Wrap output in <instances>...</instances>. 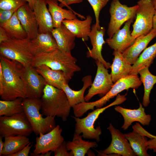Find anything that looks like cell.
I'll return each mask as SVG.
<instances>
[{
	"label": "cell",
	"instance_id": "6da1fadb",
	"mask_svg": "<svg viewBox=\"0 0 156 156\" xmlns=\"http://www.w3.org/2000/svg\"><path fill=\"white\" fill-rule=\"evenodd\" d=\"M1 65L5 82L1 100H11L27 98L24 81L25 67L19 62L0 56Z\"/></svg>",
	"mask_w": 156,
	"mask_h": 156
},
{
	"label": "cell",
	"instance_id": "7a4b0ae2",
	"mask_svg": "<svg viewBox=\"0 0 156 156\" xmlns=\"http://www.w3.org/2000/svg\"><path fill=\"white\" fill-rule=\"evenodd\" d=\"M77 62V59L71 53L64 52L57 48L51 52L36 55L31 66L35 68L44 65L53 70L62 71L68 82L75 73L81 70Z\"/></svg>",
	"mask_w": 156,
	"mask_h": 156
},
{
	"label": "cell",
	"instance_id": "3957f363",
	"mask_svg": "<svg viewBox=\"0 0 156 156\" xmlns=\"http://www.w3.org/2000/svg\"><path fill=\"white\" fill-rule=\"evenodd\" d=\"M40 99L41 110L43 115L57 116L63 121L67 120L72 107L62 89L46 84Z\"/></svg>",
	"mask_w": 156,
	"mask_h": 156
},
{
	"label": "cell",
	"instance_id": "277c9868",
	"mask_svg": "<svg viewBox=\"0 0 156 156\" xmlns=\"http://www.w3.org/2000/svg\"><path fill=\"white\" fill-rule=\"evenodd\" d=\"M22 105L23 112L36 135L47 133L56 126L55 117L46 116L44 117L40 112L41 108L40 99H23Z\"/></svg>",
	"mask_w": 156,
	"mask_h": 156
},
{
	"label": "cell",
	"instance_id": "5b68a950",
	"mask_svg": "<svg viewBox=\"0 0 156 156\" xmlns=\"http://www.w3.org/2000/svg\"><path fill=\"white\" fill-rule=\"evenodd\" d=\"M0 54L9 59L18 62L25 67L31 66L35 57L30 47V40L12 38L0 44Z\"/></svg>",
	"mask_w": 156,
	"mask_h": 156
},
{
	"label": "cell",
	"instance_id": "8992f818",
	"mask_svg": "<svg viewBox=\"0 0 156 156\" xmlns=\"http://www.w3.org/2000/svg\"><path fill=\"white\" fill-rule=\"evenodd\" d=\"M123 103L122 99L120 96H117L115 100L109 105L104 107L97 108L89 113L87 116L84 118H80L79 117L73 116L76 122L75 133L79 134L82 133V137L85 139H94L97 142H99L102 130L99 126L94 128L95 121L100 114L106 109Z\"/></svg>",
	"mask_w": 156,
	"mask_h": 156
},
{
	"label": "cell",
	"instance_id": "52a82bcc",
	"mask_svg": "<svg viewBox=\"0 0 156 156\" xmlns=\"http://www.w3.org/2000/svg\"><path fill=\"white\" fill-rule=\"evenodd\" d=\"M33 132L23 112L11 116H0V135L3 138L15 135L27 137Z\"/></svg>",
	"mask_w": 156,
	"mask_h": 156
},
{
	"label": "cell",
	"instance_id": "ba28073f",
	"mask_svg": "<svg viewBox=\"0 0 156 156\" xmlns=\"http://www.w3.org/2000/svg\"><path fill=\"white\" fill-rule=\"evenodd\" d=\"M135 20L131 35L135 39L148 33L153 29V18L155 12L151 0H139Z\"/></svg>",
	"mask_w": 156,
	"mask_h": 156
},
{
	"label": "cell",
	"instance_id": "9c48e42d",
	"mask_svg": "<svg viewBox=\"0 0 156 156\" xmlns=\"http://www.w3.org/2000/svg\"><path fill=\"white\" fill-rule=\"evenodd\" d=\"M142 84L138 75H130L118 80L114 83L110 90L100 99L92 102H86L83 107L86 111L94 110V107L101 108L111 99L122 91L130 88L137 89Z\"/></svg>",
	"mask_w": 156,
	"mask_h": 156
},
{
	"label": "cell",
	"instance_id": "30bf717a",
	"mask_svg": "<svg viewBox=\"0 0 156 156\" xmlns=\"http://www.w3.org/2000/svg\"><path fill=\"white\" fill-rule=\"evenodd\" d=\"M138 7L137 5L128 7L122 4L119 0H112L109 9L110 18L107 31L109 38H111L125 22L134 19Z\"/></svg>",
	"mask_w": 156,
	"mask_h": 156
},
{
	"label": "cell",
	"instance_id": "8fae6325",
	"mask_svg": "<svg viewBox=\"0 0 156 156\" xmlns=\"http://www.w3.org/2000/svg\"><path fill=\"white\" fill-rule=\"evenodd\" d=\"M111 135V143L107 148L98 152L100 155L115 154L122 156H135L124 134L116 128L111 123L107 128Z\"/></svg>",
	"mask_w": 156,
	"mask_h": 156
},
{
	"label": "cell",
	"instance_id": "7c38bea8",
	"mask_svg": "<svg viewBox=\"0 0 156 156\" xmlns=\"http://www.w3.org/2000/svg\"><path fill=\"white\" fill-rule=\"evenodd\" d=\"M97 69L94 79L88 92L84 96L86 102H88L97 94L104 96L112 87L113 82L108 71L99 61L96 60Z\"/></svg>",
	"mask_w": 156,
	"mask_h": 156
},
{
	"label": "cell",
	"instance_id": "4fadbf2b",
	"mask_svg": "<svg viewBox=\"0 0 156 156\" xmlns=\"http://www.w3.org/2000/svg\"><path fill=\"white\" fill-rule=\"evenodd\" d=\"M62 129L58 125L47 133H40L36 138L35 148L33 153H30V155L36 156L41 153L55 151L64 141L62 135Z\"/></svg>",
	"mask_w": 156,
	"mask_h": 156
},
{
	"label": "cell",
	"instance_id": "5bb4252c",
	"mask_svg": "<svg viewBox=\"0 0 156 156\" xmlns=\"http://www.w3.org/2000/svg\"><path fill=\"white\" fill-rule=\"evenodd\" d=\"M24 78L27 98L40 99L47 84L44 78L32 66L25 67Z\"/></svg>",
	"mask_w": 156,
	"mask_h": 156
},
{
	"label": "cell",
	"instance_id": "9a60e30c",
	"mask_svg": "<svg viewBox=\"0 0 156 156\" xmlns=\"http://www.w3.org/2000/svg\"><path fill=\"white\" fill-rule=\"evenodd\" d=\"M105 31L104 27L98 28L95 24L92 25L89 38L92 48L91 49L88 48L87 56V57H91L95 60L99 61L107 69H108L110 68L111 64L104 60L101 53L103 45L106 43L104 39Z\"/></svg>",
	"mask_w": 156,
	"mask_h": 156
},
{
	"label": "cell",
	"instance_id": "2e32d148",
	"mask_svg": "<svg viewBox=\"0 0 156 156\" xmlns=\"http://www.w3.org/2000/svg\"><path fill=\"white\" fill-rule=\"evenodd\" d=\"M133 19L126 21L122 29H119L111 38L106 40V43L111 48L122 53L134 43L136 39L131 35L130 30L131 25Z\"/></svg>",
	"mask_w": 156,
	"mask_h": 156
},
{
	"label": "cell",
	"instance_id": "e0dca14e",
	"mask_svg": "<svg viewBox=\"0 0 156 156\" xmlns=\"http://www.w3.org/2000/svg\"><path fill=\"white\" fill-rule=\"evenodd\" d=\"M114 109L123 118L124 122L121 128L124 130L127 129L134 122H140L144 126L148 125L151 120V115L146 114L144 108L140 103L137 109H127L118 106H115Z\"/></svg>",
	"mask_w": 156,
	"mask_h": 156
},
{
	"label": "cell",
	"instance_id": "ac0fdd59",
	"mask_svg": "<svg viewBox=\"0 0 156 156\" xmlns=\"http://www.w3.org/2000/svg\"><path fill=\"white\" fill-rule=\"evenodd\" d=\"M18 18L30 40L35 38L38 34V27L33 10L27 3L17 10Z\"/></svg>",
	"mask_w": 156,
	"mask_h": 156
},
{
	"label": "cell",
	"instance_id": "d6986e66",
	"mask_svg": "<svg viewBox=\"0 0 156 156\" xmlns=\"http://www.w3.org/2000/svg\"><path fill=\"white\" fill-rule=\"evenodd\" d=\"M142 126L138 122L132 126V132L124 134L133 151L138 156H149L148 140L142 131Z\"/></svg>",
	"mask_w": 156,
	"mask_h": 156
},
{
	"label": "cell",
	"instance_id": "ffe728a7",
	"mask_svg": "<svg viewBox=\"0 0 156 156\" xmlns=\"http://www.w3.org/2000/svg\"><path fill=\"white\" fill-rule=\"evenodd\" d=\"M156 37V30L152 29L147 34L137 38L134 43L122 53L123 57L129 64L133 65L138 59L141 53Z\"/></svg>",
	"mask_w": 156,
	"mask_h": 156
},
{
	"label": "cell",
	"instance_id": "44dd1931",
	"mask_svg": "<svg viewBox=\"0 0 156 156\" xmlns=\"http://www.w3.org/2000/svg\"><path fill=\"white\" fill-rule=\"evenodd\" d=\"M47 0H37L33 11L38 24V33L51 32L54 28L51 14L47 7Z\"/></svg>",
	"mask_w": 156,
	"mask_h": 156
},
{
	"label": "cell",
	"instance_id": "7402d4cb",
	"mask_svg": "<svg viewBox=\"0 0 156 156\" xmlns=\"http://www.w3.org/2000/svg\"><path fill=\"white\" fill-rule=\"evenodd\" d=\"M30 47L35 56L51 52L58 48L51 32L38 33L35 38L30 40Z\"/></svg>",
	"mask_w": 156,
	"mask_h": 156
},
{
	"label": "cell",
	"instance_id": "603a6c76",
	"mask_svg": "<svg viewBox=\"0 0 156 156\" xmlns=\"http://www.w3.org/2000/svg\"><path fill=\"white\" fill-rule=\"evenodd\" d=\"M92 21V16L88 15L83 20L77 18L65 19L62 23L76 37L81 38L84 41H87L89 39V35L91 31Z\"/></svg>",
	"mask_w": 156,
	"mask_h": 156
},
{
	"label": "cell",
	"instance_id": "cb8c5ba5",
	"mask_svg": "<svg viewBox=\"0 0 156 156\" xmlns=\"http://www.w3.org/2000/svg\"><path fill=\"white\" fill-rule=\"evenodd\" d=\"M48 10L51 15L54 28L60 27L65 19L70 20L76 18V15L81 19L86 17L78 13H76L71 10L64 9L60 7L57 0H47Z\"/></svg>",
	"mask_w": 156,
	"mask_h": 156
},
{
	"label": "cell",
	"instance_id": "d4e9b609",
	"mask_svg": "<svg viewBox=\"0 0 156 156\" xmlns=\"http://www.w3.org/2000/svg\"><path fill=\"white\" fill-rule=\"evenodd\" d=\"M51 33L56 42L58 48L64 52L71 53L75 45L76 36L63 23L60 27L54 28Z\"/></svg>",
	"mask_w": 156,
	"mask_h": 156
},
{
	"label": "cell",
	"instance_id": "484cf974",
	"mask_svg": "<svg viewBox=\"0 0 156 156\" xmlns=\"http://www.w3.org/2000/svg\"><path fill=\"white\" fill-rule=\"evenodd\" d=\"M113 55L114 58L110 67V74L112 81L114 83L121 78L130 75L132 66L126 60L122 53L120 51L114 50Z\"/></svg>",
	"mask_w": 156,
	"mask_h": 156
},
{
	"label": "cell",
	"instance_id": "4316f807",
	"mask_svg": "<svg viewBox=\"0 0 156 156\" xmlns=\"http://www.w3.org/2000/svg\"><path fill=\"white\" fill-rule=\"evenodd\" d=\"M83 85L82 88L78 91L71 89L68 83H65L61 86L62 89L65 93L72 107L79 103L85 101L84 94L86 89L90 86L92 83V76L89 75L83 77L82 80Z\"/></svg>",
	"mask_w": 156,
	"mask_h": 156
},
{
	"label": "cell",
	"instance_id": "83f0119b",
	"mask_svg": "<svg viewBox=\"0 0 156 156\" xmlns=\"http://www.w3.org/2000/svg\"><path fill=\"white\" fill-rule=\"evenodd\" d=\"M35 68L44 79L47 84L61 89V86L63 84L68 83L62 71L53 70L44 65Z\"/></svg>",
	"mask_w": 156,
	"mask_h": 156
},
{
	"label": "cell",
	"instance_id": "f1b7e54d",
	"mask_svg": "<svg viewBox=\"0 0 156 156\" xmlns=\"http://www.w3.org/2000/svg\"><path fill=\"white\" fill-rule=\"evenodd\" d=\"M82 137L81 134L75 133L72 141L66 143L67 150L70 151L73 156H84L90 148L98 146L96 142L86 141Z\"/></svg>",
	"mask_w": 156,
	"mask_h": 156
},
{
	"label": "cell",
	"instance_id": "f546056e",
	"mask_svg": "<svg viewBox=\"0 0 156 156\" xmlns=\"http://www.w3.org/2000/svg\"><path fill=\"white\" fill-rule=\"evenodd\" d=\"M4 144L0 156H9L21 150L31 142L27 136H10L5 137Z\"/></svg>",
	"mask_w": 156,
	"mask_h": 156
},
{
	"label": "cell",
	"instance_id": "4dcf8cb0",
	"mask_svg": "<svg viewBox=\"0 0 156 156\" xmlns=\"http://www.w3.org/2000/svg\"><path fill=\"white\" fill-rule=\"evenodd\" d=\"M156 57V42L146 48L140 54L137 60L133 65L130 75H138L139 71L144 67H150Z\"/></svg>",
	"mask_w": 156,
	"mask_h": 156
},
{
	"label": "cell",
	"instance_id": "1f68e13d",
	"mask_svg": "<svg viewBox=\"0 0 156 156\" xmlns=\"http://www.w3.org/2000/svg\"><path fill=\"white\" fill-rule=\"evenodd\" d=\"M140 79L143 83L144 93L143 98L142 105L144 107L148 106L150 103V95L154 86L156 83V75L152 74L148 67H144L138 72Z\"/></svg>",
	"mask_w": 156,
	"mask_h": 156
},
{
	"label": "cell",
	"instance_id": "d6a6232c",
	"mask_svg": "<svg viewBox=\"0 0 156 156\" xmlns=\"http://www.w3.org/2000/svg\"><path fill=\"white\" fill-rule=\"evenodd\" d=\"M0 27L5 29L13 38L23 39L27 38V34L17 16V11L10 19L0 24Z\"/></svg>",
	"mask_w": 156,
	"mask_h": 156
},
{
	"label": "cell",
	"instance_id": "836d02e7",
	"mask_svg": "<svg viewBox=\"0 0 156 156\" xmlns=\"http://www.w3.org/2000/svg\"><path fill=\"white\" fill-rule=\"evenodd\" d=\"M23 98L11 100H0V116H11L23 112Z\"/></svg>",
	"mask_w": 156,
	"mask_h": 156
},
{
	"label": "cell",
	"instance_id": "e575fe53",
	"mask_svg": "<svg viewBox=\"0 0 156 156\" xmlns=\"http://www.w3.org/2000/svg\"><path fill=\"white\" fill-rule=\"evenodd\" d=\"M91 5L93 10L96 19L95 24L96 27L100 28L99 16L102 9L107 5L110 0H87Z\"/></svg>",
	"mask_w": 156,
	"mask_h": 156
},
{
	"label": "cell",
	"instance_id": "d590c367",
	"mask_svg": "<svg viewBox=\"0 0 156 156\" xmlns=\"http://www.w3.org/2000/svg\"><path fill=\"white\" fill-rule=\"evenodd\" d=\"M27 3L25 0H0V10H17Z\"/></svg>",
	"mask_w": 156,
	"mask_h": 156
},
{
	"label": "cell",
	"instance_id": "8d00e7d4",
	"mask_svg": "<svg viewBox=\"0 0 156 156\" xmlns=\"http://www.w3.org/2000/svg\"><path fill=\"white\" fill-rule=\"evenodd\" d=\"M66 142L64 141L62 143L53 151L55 156H73L70 151L68 152L66 146Z\"/></svg>",
	"mask_w": 156,
	"mask_h": 156
},
{
	"label": "cell",
	"instance_id": "74e56055",
	"mask_svg": "<svg viewBox=\"0 0 156 156\" xmlns=\"http://www.w3.org/2000/svg\"><path fill=\"white\" fill-rule=\"evenodd\" d=\"M17 10H0V24L3 23L10 19Z\"/></svg>",
	"mask_w": 156,
	"mask_h": 156
},
{
	"label": "cell",
	"instance_id": "f35d334b",
	"mask_svg": "<svg viewBox=\"0 0 156 156\" xmlns=\"http://www.w3.org/2000/svg\"><path fill=\"white\" fill-rule=\"evenodd\" d=\"M31 142L29 144L20 151L11 155L9 156H28L30 153V151L32 147V145H31Z\"/></svg>",
	"mask_w": 156,
	"mask_h": 156
},
{
	"label": "cell",
	"instance_id": "ab89813d",
	"mask_svg": "<svg viewBox=\"0 0 156 156\" xmlns=\"http://www.w3.org/2000/svg\"><path fill=\"white\" fill-rule=\"evenodd\" d=\"M13 38L3 28L0 27V44Z\"/></svg>",
	"mask_w": 156,
	"mask_h": 156
},
{
	"label": "cell",
	"instance_id": "60d3db41",
	"mask_svg": "<svg viewBox=\"0 0 156 156\" xmlns=\"http://www.w3.org/2000/svg\"><path fill=\"white\" fill-rule=\"evenodd\" d=\"M5 86V80L3 74L1 65H0V95H1L3 92Z\"/></svg>",
	"mask_w": 156,
	"mask_h": 156
},
{
	"label": "cell",
	"instance_id": "b9f144b4",
	"mask_svg": "<svg viewBox=\"0 0 156 156\" xmlns=\"http://www.w3.org/2000/svg\"><path fill=\"white\" fill-rule=\"evenodd\" d=\"M148 149L156 153V136L148 140Z\"/></svg>",
	"mask_w": 156,
	"mask_h": 156
},
{
	"label": "cell",
	"instance_id": "7bdbcfd3",
	"mask_svg": "<svg viewBox=\"0 0 156 156\" xmlns=\"http://www.w3.org/2000/svg\"><path fill=\"white\" fill-rule=\"evenodd\" d=\"M65 3L68 6L69 5L75 3H80L82 2L83 0H63Z\"/></svg>",
	"mask_w": 156,
	"mask_h": 156
},
{
	"label": "cell",
	"instance_id": "ee69618b",
	"mask_svg": "<svg viewBox=\"0 0 156 156\" xmlns=\"http://www.w3.org/2000/svg\"><path fill=\"white\" fill-rule=\"evenodd\" d=\"M30 8L33 10L34 5L37 0H25Z\"/></svg>",
	"mask_w": 156,
	"mask_h": 156
},
{
	"label": "cell",
	"instance_id": "f6af8a7d",
	"mask_svg": "<svg viewBox=\"0 0 156 156\" xmlns=\"http://www.w3.org/2000/svg\"><path fill=\"white\" fill-rule=\"evenodd\" d=\"M58 1H59L60 2V3L59 4V6L61 7L62 8H63L64 7H67L70 10L74 12L75 13H77L75 11H74L69 6H67L64 2V1H63V0H57Z\"/></svg>",
	"mask_w": 156,
	"mask_h": 156
},
{
	"label": "cell",
	"instance_id": "bcb514c9",
	"mask_svg": "<svg viewBox=\"0 0 156 156\" xmlns=\"http://www.w3.org/2000/svg\"><path fill=\"white\" fill-rule=\"evenodd\" d=\"M153 29L156 30V10L154 15L152 22Z\"/></svg>",
	"mask_w": 156,
	"mask_h": 156
},
{
	"label": "cell",
	"instance_id": "7dc6e473",
	"mask_svg": "<svg viewBox=\"0 0 156 156\" xmlns=\"http://www.w3.org/2000/svg\"><path fill=\"white\" fill-rule=\"evenodd\" d=\"M3 138L2 136L0 135V156L1 155L4 144V142L3 141Z\"/></svg>",
	"mask_w": 156,
	"mask_h": 156
},
{
	"label": "cell",
	"instance_id": "c3c4849f",
	"mask_svg": "<svg viewBox=\"0 0 156 156\" xmlns=\"http://www.w3.org/2000/svg\"><path fill=\"white\" fill-rule=\"evenodd\" d=\"M155 9L156 10V0H151Z\"/></svg>",
	"mask_w": 156,
	"mask_h": 156
}]
</instances>
